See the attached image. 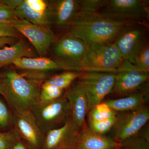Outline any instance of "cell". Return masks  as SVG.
Segmentation results:
<instances>
[{
	"mask_svg": "<svg viewBox=\"0 0 149 149\" xmlns=\"http://www.w3.org/2000/svg\"><path fill=\"white\" fill-rule=\"evenodd\" d=\"M17 18L15 10L4 4H0V24L11 23Z\"/></svg>",
	"mask_w": 149,
	"mask_h": 149,
	"instance_id": "30",
	"label": "cell"
},
{
	"mask_svg": "<svg viewBox=\"0 0 149 149\" xmlns=\"http://www.w3.org/2000/svg\"><path fill=\"white\" fill-rule=\"evenodd\" d=\"M11 23L18 32L27 37L41 57H44L55 40L54 33L49 28L32 24L18 17Z\"/></svg>",
	"mask_w": 149,
	"mask_h": 149,
	"instance_id": "12",
	"label": "cell"
},
{
	"mask_svg": "<svg viewBox=\"0 0 149 149\" xmlns=\"http://www.w3.org/2000/svg\"><path fill=\"white\" fill-rule=\"evenodd\" d=\"M14 130L29 149H42L44 135L31 112H13Z\"/></svg>",
	"mask_w": 149,
	"mask_h": 149,
	"instance_id": "11",
	"label": "cell"
},
{
	"mask_svg": "<svg viewBox=\"0 0 149 149\" xmlns=\"http://www.w3.org/2000/svg\"><path fill=\"white\" fill-rule=\"evenodd\" d=\"M116 116L108 119L100 120L88 119L87 123L89 128L93 132L104 135L112 129L116 122Z\"/></svg>",
	"mask_w": 149,
	"mask_h": 149,
	"instance_id": "26",
	"label": "cell"
},
{
	"mask_svg": "<svg viewBox=\"0 0 149 149\" xmlns=\"http://www.w3.org/2000/svg\"><path fill=\"white\" fill-rule=\"evenodd\" d=\"M18 138V134L13 129L8 132H0V149H12Z\"/></svg>",
	"mask_w": 149,
	"mask_h": 149,
	"instance_id": "29",
	"label": "cell"
},
{
	"mask_svg": "<svg viewBox=\"0 0 149 149\" xmlns=\"http://www.w3.org/2000/svg\"><path fill=\"white\" fill-rule=\"evenodd\" d=\"M116 118L112 138L120 143L137 135L146 125L149 120L148 107L145 105L137 109L117 112Z\"/></svg>",
	"mask_w": 149,
	"mask_h": 149,
	"instance_id": "9",
	"label": "cell"
},
{
	"mask_svg": "<svg viewBox=\"0 0 149 149\" xmlns=\"http://www.w3.org/2000/svg\"><path fill=\"white\" fill-rule=\"evenodd\" d=\"M77 82L84 90L88 102L89 110L102 102L113 92L115 81L114 72L80 71Z\"/></svg>",
	"mask_w": 149,
	"mask_h": 149,
	"instance_id": "6",
	"label": "cell"
},
{
	"mask_svg": "<svg viewBox=\"0 0 149 149\" xmlns=\"http://www.w3.org/2000/svg\"><path fill=\"white\" fill-rule=\"evenodd\" d=\"M120 146L111 137L93 132L86 122L79 130L75 147L77 149H119Z\"/></svg>",
	"mask_w": 149,
	"mask_h": 149,
	"instance_id": "17",
	"label": "cell"
},
{
	"mask_svg": "<svg viewBox=\"0 0 149 149\" xmlns=\"http://www.w3.org/2000/svg\"><path fill=\"white\" fill-rule=\"evenodd\" d=\"M78 12L77 0L51 1L47 10L49 23L61 28H68Z\"/></svg>",
	"mask_w": 149,
	"mask_h": 149,
	"instance_id": "15",
	"label": "cell"
},
{
	"mask_svg": "<svg viewBox=\"0 0 149 149\" xmlns=\"http://www.w3.org/2000/svg\"><path fill=\"white\" fill-rule=\"evenodd\" d=\"M108 0H77L79 12L87 14L98 13L106 4Z\"/></svg>",
	"mask_w": 149,
	"mask_h": 149,
	"instance_id": "27",
	"label": "cell"
},
{
	"mask_svg": "<svg viewBox=\"0 0 149 149\" xmlns=\"http://www.w3.org/2000/svg\"><path fill=\"white\" fill-rule=\"evenodd\" d=\"M65 149H77L75 147H70V148H68Z\"/></svg>",
	"mask_w": 149,
	"mask_h": 149,
	"instance_id": "37",
	"label": "cell"
},
{
	"mask_svg": "<svg viewBox=\"0 0 149 149\" xmlns=\"http://www.w3.org/2000/svg\"><path fill=\"white\" fill-rule=\"evenodd\" d=\"M87 49L88 46L83 40L67 33L54 46V61L62 69L80 72V65Z\"/></svg>",
	"mask_w": 149,
	"mask_h": 149,
	"instance_id": "8",
	"label": "cell"
},
{
	"mask_svg": "<svg viewBox=\"0 0 149 149\" xmlns=\"http://www.w3.org/2000/svg\"><path fill=\"white\" fill-rule=\"evenodd\" d=\"M149 1L144 0H108L99 12L107 18L125 23L146 25L149 16Z\"/></svg>",
	"mask_w": 149,
	"mask_h": 149,
	"instance_id": "4",
	"label": "cell"
},
{
	"mask_svg": "<svg viewBox=\"0 0 149 149\" xmlns=\"http://www.w3.org/2000/svg\"><path fill=\"white\" fill-rule=\"evenodd\" d=\"M43 135L60 128L70 118L69 105L64 97L49 102H38L30 111Z\"/></svg>",
	"mask_w": 149,
	"mask_h": 149,
	"instance_id": "5",
	"label": "cell"
},
{
	"mask_svg": "<svg viewBox=\"0 0 149 149\" xmlns=\"http://www.w3.org/2000/svg\"><path fill=\"white\" fill-rule=\"evenodd\" d=\"M18 31L11 23L0 24V37H10L15 38L18 36Z\"/></svg>",
	"mask_w": 149,
	"mask_h": 149,
	"instance_id": "31",
	"label": "cell"
},
{
	"mask_svg": "<svg viewBox=\"0 0 149 149\" xmlns=\"http://www.w3.org/2000/svg\"><path fill=\"white\" fill-rule=\"evenodd\" d=\"M13 111L2 96H0V132L13 129Z\"/></svg>",
	"mask_w": 149,
	"mask_h": 149,
	"instance_id": "24",
	"label": "cell"
},
{
	"mask_svg": "<svg viewBox=\"0 0 149 149\" xmlns=\"http://www.w3.org/2000/svg\"><path fill=\"white\" fill-rule=\"evenodd\" d=\"M64 97L69 105L70 119L74 127L79 130L86 123L85 118L89 111L85 92L79 83L74 81L65 90Z\"/></svg>",
	"mask_w": 149,
	"mask_h": 149,
	"instance_id": "13",
	"label": "cell"
},
{
	"mask_svg": "<svg viewBox=\"0 0 149 149\" xmlns=\"http://www.w3.org/2000/svg\"><path fill=\"white\" fill-rule=\"evenodd\" d=\"M124 60L114 43H97L88 46L81 65V71L115 73Z\"/></svg>",
	"mask_w": 149,
	"mask_h": 149,
	"instance_id": "3",
	"label": "cell"
},
{
	"mask_svg": "<svg viewBox=\"0 0 149 149\" xmlns=\"http://www.w3.org/2000/svg\"><path fill=\"white\" fill-rule=\"evenodd\" d=\"M80 72L66 71L49 77L45 81L50 85L66 90L80 76Z\"/></svg>",
	"mask_w": 149,
	"mask_h": 149,
	"instance_id": "21",
	"label": "cell"
},
{
	"mask_svg": "<svg viewBox=\"0 0 149 149\" xmlns=\"http://www.w3.org/2000/svg\"><path fill=\"white\" fill-rule=\"evenodd\" d=\"M26 2L33 10L39 13H45L47 12V4L42 0H25Z\"/></svg>",
	"mask_w": 149,
	"mask_h": 149,
	"instance_id": "32",
	"label": "cell"
},
{
	"mask_svg": "<svg viewBox=\"0 0 149 149\" xmlns=\"http://www.w3.org/2000/svg\"><path fill=\"white\" fill-rule=\"evenodd\" d=\"M29 54L28 48L21 42L5 47L0 49V67L13 63L17 59L28 56Z\"/></svg>",
	"mask_w": 149,
	"mask_h": 149,
	"instance_id": "19",
	"label": "cell"
},
{
	"mask_svg": "<svg viewBox=\"0 0 149 149\" xmlns=\"http://www.w3.org/2000/svg\"><path fill=\"white\" fill-rule=\"evenodd\" d=\"M141 131L120 143L119 149H149V136Z\"/></svg>",
	"mask_w": 149,
	"mask_h": 149,
	"instance_id": "23",
	"label": "cell"
},
{
	"mask_svg": "<svg viewBox=\"0 0 149 149\" xmlns=\"http://www.w3.org/2000/svg\"><path fill=\"white\" fill-rule=\"evenodd\" d=\"M13 63L19 69L29 71L22 74L25 78L41 83L47 79L46 72L62 69L54 61L41 57L37 58H20L17 59Z\"/></svg>",
	"mask_w": 149,
	"mask_h": 149,
	"instance_id": "14",
	"label": "cell"
},
{
	"mask_svg": "<svg viewBox=\"0 0 149 149\" xmlns=\"http://www.w3.org/2000/svg\"><path fill=\"white\" fill-rule=\"evenodd\" d=\"M12 149H29L27 146L19 139V137L14 144Z\"/></svg>",
	"mask_w": 149,
	"mask_h": 149,
	"instance_id": "35",
	"label": "cell"
},
{
	"mask_svg": "<svg viewBox=\"0 0 149 149\" xmlns=\"http://www.w3.org/2000/svg\"><path fill=\"white\" fill-rule=\"evenodd\" d=\"M78 132L70 118L60 128L46 133L44 136L42 149H65L75 147Z\"/></svg>",
	"mask_w": 149,
	"mask_h": 149,
	"instance_id": "16",
	"label": "cell"
},
{
	"mask_svg": "<svg viewBox=\"0 0 149 149\" xmlns=\"http://www.w3.org/2000/svg\"><path fill=\"white\" fill-rule=\"evenodd\" d=\"M126 23L104 17L98 13L78 12L68 27L67 33L83 40L88 46L97 43H113Z\"/></svg>",
	"mask_w": 149,
	"mask_h": 149,
	"instance_id": "1",
	"label": "cell"
},
{
	"mask_svg": "<svg viewBox=\"0 0 149 149\" xmlns=\"http://www.w3.org/2000/svg\"><path fill=\"white\" fill-rule=\"evenodd\" d=\"M24 0H0L2 3L8 6L10 8L15 10L23 2Z\"/></svg>",
	"mask_w": 149,
	"mask_h": 149,
	"instance_id": "33",
	"label": "cell"
},
{
	"mask_svg": "<svg viewBox=\"0 0 149 149\" xmlns=\"http://www.w3.org/2000/svg\"><path fill=\"white\" fill-rule=\"evenodd\" d=\"M65 90L44 82L40 88L39 102H49L56 100L64 96Z\"/></svg>",
	"mask_w": 149,
	"mask_h": 149,
	"instance_id": "22",
	"label": "cell"
},
{
	"mask_svg": "<svg viewBox=\"0 0 149 149\" xmlns=\"http://www.w3.org/2000/svg\"><path fill=\"white\" fill-rule=\"evenodd\" d=\"M1 2H0V4H1Z\"/></svg>",
	"mask_w": 149,
	"mask_h": 149,
	"instance_id": "38",
	"label": "cell"
},
{
	"mask_svg": "<svg viewBox=\"0 0 149 149\" xmlns=\"http://www.w3.org/2000/svg\"><path fill=\"white\" fill-rule=\"evenodd\" d=\"M3 95V89L2 84L1 80V75H0V96Z\"/></svg>",
	"mask_w": 149,
	"mask_h": 149,
	"instance_id": "36",
	"label": "cell"
},
{
	"mask_svg": "<svg viewBox=\"0 0 149 149\" xmlns=\"http://www.w3.org/2000/svg\"><path fill=\"white\" fill-rule=\"evenodd\" d=\"M149 96L148 85L146 88L120 98L107 100L104 102L116 111L133 110L146 105Z\"/></svg>",
	"mask_w": 149,
	"mask_h": 149,
	"instance_id": "18",
	"label": "cell"
},
{
	"mask_svg": "<svg viewBox=\"0 0 149 149\" xmlns=\"http://www.w3.org/2000/svg\"><path fill=\"white\" fill-rule=\"evenodd\" d=\"M117 112L112 109L104 102L94 107L88 113V119L100 120L116 116Z\"/></svg>",
	"mask_w": 149,
	"mask_h": 149,
	"instance_id": "25",
	"label": "cell"
},
{
	"mask_svg": "<svg viewBox=\"0 0 149 149\" xmlns=\"http://www.w3.org/2000/svg\"><path fill=\"white\" fill-rule=\"evenodd\" d=\"M115 73V81L113 92L121 97L148 85L149 72L138 69L126 61H124L122 66Z\"/></svg>",
	"mask_w": 149,
	"mask_h": 149,
	"instance_id": "10",
	"label": "cell"
},
{
	"mask_svg": "<svg viewBox=\"0 0 149 149\" xmlns=\"http://www.w3.org/2000/svg\"><path fill=\"white\" fill-rule=\"evenodd\" d=\"M15 10L17 17L25 19L32 24L46 28H47L50 24L47 12L41 13L35 11L29 6L25 0Z\"/></svg>",
	"mask_w": 149,
	"mask_h": 149,
	"instance_id": "20",
	"label": "cell"
},
{
	"mask_svg": "<svg viewBox=\"0 0 149 149\" xmlns=\"http://www.w3.org/2000/svg\"><path fill=\"white\" fill-rule=\"evenodd\" d=\"M146 27L140 23H126L113 42L122 58L133 65L136 57L148 43Z\"/></svg>",
	"mask_w": 149,
	"mask_h": 149,
	"instance_id": "7",
	"label": "cell"
},
{
	"mask_svg": "<svg viewBox=\"0 0 149 149\" xmlns=\"http://www.w3.org/2000/svg\"><path fill=\"white\" fill-rule=\"evenodd\" d=\"M0 75L3 89V97L12 111H30L39 102L42 83L27 79L13 69L3 70Z\"/></svg>",
	"mask_w": 149,
	"mask_h": 149,
	"instance_id": "2",
	"label": "cell"
},
{
	"mask_svg": "<svg viewBox=\"0 0 149 149\" xmlns=\"http://www.w3.org/2000/svg\"><path fill=\"white\" fill-rule=\"evenodd\" d=\"M15 38L10 37H0V48L3 47L6 45H12Z\"/></svg>",
	"mask_w": 149,
	"mask_h": 149,
	"instance_id": "34",
	"label": "cell"
},
{
	"mask_svg": "<svg viewBox=\"0 0 149 149\" xmlns=\"http://www.w3.org/2000/svg\"><path fill=\"white\" fill-rule=\"evenodd\" d=\"M135 65L138 69L148 72L149 71V44L144 47L136 57Z\"/></svg>",
	"mask_w": 149,
	"mask_h": 149,
	"instance_id": "28",
	"label": "cell"
}]
</instances>
